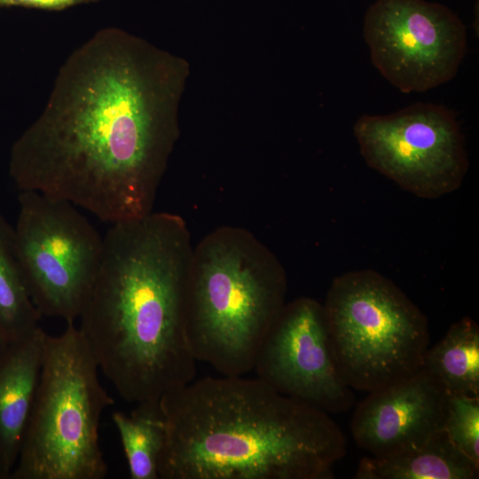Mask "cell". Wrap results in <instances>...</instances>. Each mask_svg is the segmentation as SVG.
I'll list each match as a JSON object with an SVG mask.
<instances>
[{"label":"cell","mask_w":479,"mask_h":479,"mask_svg":"<svg viewBox=\"0 0 479 479\" xmlns=\"http://www.w3.org/2000/svg\"><path fill=\"white\" fill-rule=\"evenodd\" d=\"M6 342H4L3 340L0 339V353L2 352V350L4 349V347L6 346Z\"/></svg>","instance_id":"cell-20"},{"label":"cell","mask_w":479,"mask_h":479,"mask_svg":"<svg viewBox=\"0 0 479 479\" xmlns=\"http://www.w3.org/2000/svg\"><path fill=\"white\" fill-rule=\"evenodd\" d=\"M15 247L41 316L78 319L100 264L103 238L70 202L35 191L19 194Z\"/></svg>","instance_id":"cell-7"},{"label":"cell","mask_w":479,"mask_h":479,"mask_svg":"<svg viewBox=\"0 0 479 479\" xmlns=\"http://www.w3.org/2000/svg\"><path fill=\"white\" fill-rule=\"evenodd\" d=\"M449 396L442 384L421 368L369 392L352 416L354 441L374 457L419 449L444 432Z\"/></svg>","instance_id":"cell-11"},{"label":"cell","mask_w":479,"mask_h":479,"mask_svg":"<svg viewBox=\"0 0 479 479\" xmlns=\"http://www.w3.org/2000/svg\"><path fill=\"white\" fill-rule=\"evenodd\" d=\"M354 135L369 167L420 198L457 190L468 169L459 125L443 105L419 102L387 115L364 114Z\"/></svg>","instance_id":"cell-8"},{"label":"cell","mask_w":479,"mask_h":479,"mask_svg":"<svg viewBox=\"0 0 479 479\" xmlns=\"http://www.w3.org/2000/svg\"><path fill=\"white\" fill-rule=\"evenodd\" d=\"M479 465L443 432L424 446L389 457H364L356 479H477Z\"/></svg>","instance_id":"cell-13"},{"label":"cell","mask_w":479,"mask_h":479,"mask_svg":"<svg viewBox=\"0 0 479 479\" xmlns=\"http://www.w3.org/2000/svg\"><path fill=\"white\" fill-rule=\"evenodd\" d=\"M128 35L96 32L59 70L39 117L12 146L9 175L112 224L153 211L170 144L158 66ZM161 72V71H160Z\"/></svg>","instance_id":"cell-1"},{"label":"cell","mask_w":479,"mask_h":479,"mask_svg":"<svg viewBox=\"0 0 479 479\" xmlns=\"http://www.w3.org/2000/svg\"><path fill=\"white\" fill-rule=\"evenodd\" d=\"M46 333L7 343L0 353V479L10 478L19 458L42 369Z\"/></svg>","instance_id":"cell-12"},{"label":"cell","mask_w":479,"mask_h":479,"mask_svg":"<svg viewBox=\"0 0 479 479\" xmlns=\"http://www.w3.org/2000/svg\"><path fill=\"white\" fill-rule=\"evenodd\" d=\"M81 331L46 334L40 379L11 479H102L99 420L114 400Z\"/></svg>","instance_id":"cell-5"},{"label":"cell","mask_w":479,"mask_h":479,"mask_svg":"<svg viewBox=\"0 0 479 479\" xmlns=\"http://www.w3.org/2000/svg\"><path fill=\"white\" fill-rule=\"evenodd\" d=\"M161 479H332L346 440L330 415L258 378L206 377L160 398Z\"/></svg>","instance_id":"cell-3"},{"label":"cell","mask_w":479,"mask_h":479,"mask_svg":"<svg viewBox=\"0 0 479 479\" xmlns=\"http://www.w3.org/2000/svg\"><path fill=\"white\" fill-rule=\"evenodd\" d=\"M449 394L479 397V326L469 317L452 324L428 349L421 365Z\"/></svg>","instance_id":"cell-14"},{"label":"cell","mask_w":479,"mask_h":479,"mask_svg":"<svg viewBox=\"0 0 479 479\" xmlns=\"http://www.w3.org/2000/svg\"><path fill=\"white\" fill-rule=\"evenodd\" d=\"M9 6H12V0H0V8Z\"/></svg>","instance_id":"cell-19"},{"label":"cell","mask_w":479,"mask_h":479,"mask_svg":"<svg viewBox=\"0 0 479 479\" xmlns=\"http://www.w3.org/2000/svg\"><path fill=\"white\" fill-rule=\"evenodd\" d=\"M98 1L99 0H12V6L47 11H62L72 6Z\"/></svg>","instance_id":"cell-18"},{"label":"cell","mask_w":479,"mask_h":479,"mask_svg":"<svg viewBox=\"0 0 479 479\" xmlns=\"http://www.w3.org/2000/svg\"><path fill=\"white\" fill-rule=\"evenodd\" d=\"M363 35L374 67L404 93L452 80L467 49L459 17L425 0H375L365 15Z\"/></svg>","instance_id":"cell-9"},{"label":"cell","mask_w":479,"mask_h":479,"mask_svg":"<svg viewBox=\"0 0 479 479\" xmlns=\"http://www.w3.org/2000/svg\"><path fill=\"white\" fill-rule=\"evenodd\" d=\"M444 432L459 452L479 465V397L450 394Z\"/></svg>","instance_id":"cell-17"},{"label":"cell","mask_w":479,"mask_h":479,"mask_svg":"<svg viewBox=\"0 0 479 479\" xmlns=\"http://www.w3.org/2000/svg\"><path fill=\"white\" fill-rule=\"evenodd\" d=\"M41 317L23 279L13 226L0 214V339L10 343L29 336L41 327Z\"/></svg>","instance_id":"cell-16"},{"label":"cell","mask_w":479,"mask_h":479,"mask_svg":"<svg viewBox=\"0 0 479 479\" xmlns=\"http://www.w3.org/2000/svg\"><path fill=\"white\" fill-rule=\"evenodd\" d=\"M330 349L351 389L372 392L420 370L428 349L426 316L373 270L336 277L323 304Z\"/></svg>","instance_id":"cell-6"},{"label":"cell","mask_w":479,"mask_h":479,"mask_svg":"<svg viewBox=\"0 0 479 479\" xmlns=\"http://www.w3.org/2000/svg\"><path fill=\"white\" fill-rule=\"evenodd\" d=\"M256 378L276 391L326 413L354 404L335 365L323 304L301 297L286 303L257 353Z\"/></svg>","instance_id":"cell-10"},{"label":"cell","mask_w":479,"mask_h":479,"mask_svg":"<svg viewBox=\"0 0 479 479\" xmlns=\"http://www.w3.org/2000/svg\"><path fill=\"white\" fill-rule=\"evenodd\" d=\"M286 271L252 232L222 226L193 247L187 333L197 362L224 376L254 370L259 349L285 306Z\"/></svg>","instance_id":"cell-4"},{"label":"cell","mask_w":479,"mask_h":479,"mask_svg":"<svg viewBox=\"0 0 479 479\" xmlns=\"http://www.w3.org/2000/svg\"><path fill=\"white\" fill-rule=\"evenodd\" d=\"M193 247L185 221L168 212L112 224L103 237L78 328L128 402L159 400L194 379L187 333Z\"/></svg>","instance_id":"cell-2"},{"label":"cell","mask_w":479,"mask_h":479,"mask_svg":"<svg viewBox=\"0 0 479 479\" xmlns=\"http://www.w3.org/2000/svg\"><path fill=\"white\" fill-rule=\"evenodd\" d=\"M130 414L114 412L131 479H158L159 462L166 441V423L159 400L137 403Z\"/></svg>","instance_id":"cell-15"}]
</instances>
